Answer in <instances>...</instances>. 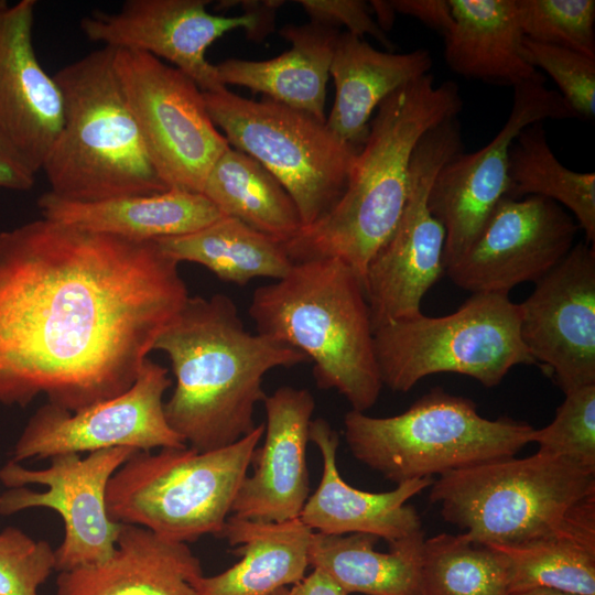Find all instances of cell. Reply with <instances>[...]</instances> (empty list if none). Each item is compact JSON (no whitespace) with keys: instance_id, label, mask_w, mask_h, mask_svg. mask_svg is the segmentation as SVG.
Here are the masks:
<instances>
[{"instance_id":"e0dca14e","label":"cell","mask_w":595,"mask_h":595,"mask_svg":"<svg viewBox=\"0 0 595 595\" xmlns=\"http://www.w3.org/2000/svg\"><path fill=\"white\" fill-rule=\"evenodd\" d=\"M577 223L558 203L541 197H502L468 249L445 268L472 293H508L537 282L572 249Z\"/></svg>"},{"instance_id":"ba28073f","label":"cell","mask_w":595,"mask_h":595,"mask_svg":"<svg viewBox=\"0 0 595 595\" xmlns=\"http://www.w3.org/2000/svg\"><path fill=\"white\" fill-rule=\"evenodd\" d=\"M264 433V423L228 446L199 452L188 445L134 453L112 475L109 518L169 540L218 538Z\"/></svg>"},{"instance_id":"f35d334b","label":"cell","mask_w":595,"mask_h":595,"mask_svg":"<svg viewBox=\"0 0 595 595\" xmlns=\"http://www.w3.org/2000/svg\"><path fill=\"white\" fill-rule=\"evenodd\" d=\"M391 4L396 12L418 19L443 36L454 23L448 0H393Z\"/></svg>"},{"instance_id":"5bb4252c","label":"cell","mask_w":595,"mask_h":595,"mask_svg":"<svg viewBox=\"0 0 595 595\" xmlns=\"http://www.w3.org/2000/svg\"><path fill=\"white\" fill-rule=\"evenodd\" d=\"M207 0H127L118 11H91L80 20L85 36L102 46L140 51L171 62L202 91L226 88L206 58L209 45L232 29L261 40L272 32L283 1H241L245 13L212 14Z\"/></svg>"},{"instance_id":"277c9868","label":"cell","mask_w":595,"mask_h":595,"mask_svg":"<svg viewBox=\"0 0 595 595\" xmlns=\"http://www.w3.org/2000/svg\"><path fill=\"white\" fill-rule=\"evenodd\" d=\"M443 519L483 545L595 542V468L537 451L453 470L432 483Z\"/></svg>"},{"instance_id":"7a4b0ae2","label":"cell","mask_w":595,"mask_h":595,"mask_svg":"<svg viewBox=\"0 0 595 595\" xmlns=\"http://www.w3.org/2000/svg\"><path fill=\"white\" fill-rule=\"evenodd\" d=\"M152 350L165 353L175 387L164 402L167 424L199 452L218 450L257 426L264 375L309 361L300 350L247 331L225 294L190 296L164 327Z\"/></svg>"},{"instance_id":"b9f144b4","label":"cell","mask_w":595,"mask_h":595,"mask_svg":"<svg viewBox=\"0 0 595 595\" xmlns=\"http://www.w3.org/2000/svg\"><path fill=\"white\" fill-rule=\"evenodd\" d=\"M370 8L377 15V24L379 28L387 32L389 31L394 22L396 17V10L391 4V1H381V0H374L370 1Z\"/></svg>"},{"instance_id":"f546056e","label":"cell","mask_w":595,"mask_h":595,"mask_svg":"<svg viewBox=\"0 0 595 595\" xmlns=\"http://www.w3.org/2000/svg\"><path fill=\"white\" fill-rule=\"evenodd\" d=\"M201 194L224 215L284 244L302 229L298 207L283 185L257 160L232 147L214 163Z\"/></svg>"},{"instance_id":"7402d4cb","label":"cell","mask_w":595,"mask_h":595,"mask_svg":"<svg viewBox=\"0 0 595 595\" xmlns=\"http://www.w3.org/2000/svg\"><path fill=\"white\" fill-rule=\"evenodd\" d=\"M199 559L184 542L120 523L112 555L98 564L60 572L56 595H198Z\"/></svg>"},{"instance_id":"8992f818","label":"cell","mask_w":595,"mask_h":595,"mask_svg":"<svg viewBox=\"0 0 595 595\" xmlns=\"http://www.w3.org/2000/svg\"><path fill=\"white\" fill-rule=\"evenodd\" d=\"M102 46L53 76L63 97V125L42 166L51 194L98 202L171 190L160 177Z\"/></svg>"},{"instance_id":"52a82bcc","label":"cell","mask_w":595,"mask_h":595,"mask_svg":"<svg viewBox=\"0 0 595 595\" xmlns=\"http://www.w3.org/2000/svg\"><path fill=\"white\" fill-rule=\"evenodd\" d=\"M534 428L479 414L468 398L436 387L400 414L375 418L355 410L344 416L350 453L397 485L515 456Z\"/></svg>"},{"instance_id":"ac0fdd59","label":"cell","mask_w":595,"mask_h":595,"mask_svg":"<svg viewBox=\"0 0 595 595\" xmlns=\"http://www.w3.org/2000/svg\"><path fill=\"white\" fill-rule=\"evenodd\" d=\"M519 305L520 336L564 393L595 385V246L574 244Z\"/></svg>"},{"instance_id":"8fae6325","label":"cell","mask_w":595,"mask_h":595,"mask_svg":"<svg viewBox=\"0 0 595 595\" xmlns=\"http://www.w3.org/2000/svg\"><path fill=\"white\" fill-rule=\"evenodd\" d=\"M462 150L455 117L426 131L413 151L403 212L363 279L374 329L421 314L423 296L445 271V229L430 212L428 196L439 171Z\"/></svg>"},{"instance_id":"9a60e30c","label":"cell","mask_w":595,"mask_h":595,"mask_svg":"<svg viewBox=\"0 0 595 595\" xmlns=\"http://www.w3.org/2000/svg\"><path fill=\"white\" fill-rule=\"evenodd\" d=\"M171 383L169 370L147 358L134 383L117 397L77 412L46 402L23 428L11 459H50L58 454L111 447L151 452L185 446L164 414L163 396Z\"/></svg>"},{"instance_id":"603a6c76","label":"cell","mask_w":595,"mask_h":595,"mask_svg":"<svg viewBox=\"0 0 595 595\" xmlns=\"http://www.w3.org/2000/svg\"><path fill=\"white\" fill-rule=\"evenodd\" d=\"M43 218L134 241L199 230L224 214L203 194L171 188L98 202H74L50 192L37 199Z\"/></svg>"},{"instance_id":"2e32d148","label":"cell","mask_w":595,"mask_h":595,"mask_svg":"<svg viewBox=\"0 0 595 595\" xmlns=\"http://www.w3.org/2000/svg\"><path fill=\"white\" fill-rule=\"evenodd\" d=\"M545 119H580L566 100L544 82L513 87L506 123L482 149L459 152L436 174L428 196L432 215L445 229L444 268L470 246L509 187L508 158L519 132Z\"/></svg>"},{"instance_id":"ffe728a7","label":"cell","mask_w":595,"mask_h":595,"mask_svg":"<svg viewBox=\"0 0 595 595\" xmlns=\"http://www.w3.org/2000/svg\"><path fill=\"white\" fill-rule=\"evenodd\" d=\"M264 442L235 497L231 512L239 518L283 522L300 517L310 496L306 448L315 400L307 389L278 388L263 400Z\"/></svg>"},{"instance_id":"74e56055","label":"cell","mask_w":595,"mask_h":595,"mask_svg":"<svg viewBox=\"0 0 595 595\" xmlns=\"http://www.w3.org/2000/svg\"><path fill=\"white\" fill-rule=\"evenodd\" d=\"M312 22L338 29L363 37L370 35L383 46L392 50V43L370 13V6L360 0H299L296 1Z\"/></svg>"},{"instance_id":"836d02e7","label":"cell","mask_w":595,"mask_h":595,"mask_svg":"<svg viewBox=\"0 0 595 595\" xmlns=\"http://www.w3.org/2000/svg\"><path fill=\"white\" fill-rule=\"evenodd\" d=\"M524 37L595 58L594 0H516Z\"/></svg>"},{"instance_id":"d6a6232c","label":"cell","mask_w":595,"mask_h":595,"mask_svg":"<svg viewBox=\"0 0 595 595\" xmlns=\"http://www.w3.org/2000/svg\"><path fill=\"white\" fill-rule=\"evenodd\" d=\"M505 560L509 592L551 588L595 595V542L555 539L524 545H487Z\"/></svg>"},{"instance_id":"484cf974","label":"cell","mask_w":595,"mask_h":595,"mask_svg":"<svg viewBox=\"0 0 595 595\" xmlns=\"http://www.w3.org/2000/svg\"><path fill=\"white\" fill-rule=\"evenodd\" d=\"M279 34L291 43L290 50L267 61L225 60L215 65L219 80L326 121V85L338 29L310 21L286 24Z\"/></svg>"},{"instance_id":"30bf717a","label":"cell","mask_w":595,"mask_h":595,"mask_svg":"<svg viewBox=\"0 0 595 595\" xmlns=\"http://www.w3.org/2000/svg\"><path fill=\"white\" fill-rule=\"evenodd\" d=\"M203 95L229 145L257 160L291 195L302 228L340 198L361 147L340 140L325 121L268 97L257 101L227 88Z\"/></svg>"},{"instance_id":"4316f807","label":"cell","mask_w":595,"mask_h":595,"mask_svg":"<svg viewBox=\"0 0 595 595\" xmlns=\"http://www.w3.org/2000/svg\"><path fill=\"white\" fill-rule=\"evenodd\" d=\"M454 23L444 57L456 74L502 86L545 82L522 55L516 0H448Z\"/></svg>"},{"instance_id":"44dd1931","label":"cell","mask_w":595,"mask_h":595,"mask_svg":"<svg viewBox=\"0 0 595 595\" xmlns=\"http://www.w3.org/2000/svg\"><path fill=\"white\" fill-rule=\"evenodd\" d=\"M310 441L321 452L323 470L299 518L312 531L329 536L366 533L392 543L422 530L419 513L407 501L430 487L432 478L404 482L390 491H364L340 476L336 464L339 437L326 420L311 421Z\"/></svg>"},{"instance_id":"ab89813d","label":"cell","mask_w":595,"mask_h":595,"mask_svg":"<svg viewBox=\"0 0 595 595\" xmlns=\"http://www.w3.org/2000/svg\"><path fill=\"white\" fill-rule=\"evenodd\" d=\"M35 173L0 133V187L29 191L33 187Z\"/></svg>"},{"instance_id":"f1b7e54d","label":"cell","mask_w":595,"mask_h":595,"mask_svg":"<svg viewBox=\"0 0 595 595\" xmlns=\"http://www.w3.org/2000/svg\"><path fill=\"white\" fill-rule=\"evenodd\" d=\"M155 241L176 262L202 264L238 285L261 277L279 280L294 263L284 242L226 215L194 232Z\"/></svg>"},{"instance_id":"d4e9b609","label":"cell","mask_w":595,"mask_h":595,"mask_svg":"<svg viewBox=\"0 0 595 595\" xmlns=\"http://www.w3.org/2000/svg\"><path fill=\"white\" fill-rule=\"evenodd\" d=\"M432 65L424 48L404 54L381 52L363 37L339 33L329 67L336 96L327 128L340 140L361 147L372 111L397 89L430 74Z\"/></svg>"},{"instance_id":"cb8c5ba5","label":"cell","mask_w":595,"mask_h":595,"mask_svg":"<svg viewBox=\"0 0 595 595\" xmlns=\"http://www.w3.org/2000/svg\"><path fill=\"white\" fill-rule=\"evenodd\" d=\"M312 531L300 518L283 522L229 516L218 538L241 560L226 571L192 581L198 595H271L303 580Z\"/></svg>"},{"instance_id":"7c38bea8","label":"cell","mask_w":595,"mask_h":595,"mask_svg":"<svg viewBox=\"0 0 595 595\" xmlns=\"http://www.w3.org/2000/svg\"><path fill=\"white\" fill-rule=\"evenodd\" d=\"M113 67L156 172L169 188L202 193L230 147L203 91L183 72L140 51L115 48Z\"/></svg>"},{"instance_id":"3957f363","label":"cell","mask_w":595,"mask_h":595,"mask_svg":"<svg viewBox=\"0 0 595 595\" xmlns=\"http://www.w3.org/2000/svg\"><path fill=\"white\" fill-rule=\"evenodd\" d=\"M462 107L457 84L446 80L436 86L431 74L382 100L340 198L284 244L291 260L335 258L363 281L369 261L403 212L418 142L433 127L457 117Z\"/></svg>"},{"instance_id":"d6986e66","label":"cell","mask_w":595,"mask_h":595,"mask_svg":"<svg viewBox=\"0 0 595 595\" xmlns=\"http://www.w3.org/2000/svg\"><path fill=\"white\" fill-rule=\"evenodd\" d=\"M36 1L0 0V133L36 174L63 125V97L33 46Z\"/></svg>"},{"instance_id":"60d3db41","label":"cell","mask_w":595,"mask_h":595,"mask_svg":"<svg viewBox=\"0 0 595 595\" xmlns=\"http://www.w3.org/2000/svg\"><path fill=\"white\" fill-rule=\"evenodd\" d=\"M289 591L290 595H348L329 575L318 569H313L312 573Z\"/></svg>"},{"instance_id":"5b68a950","label":"cell","mask_w":595,"mask_h":595,"mask_svg":"<svg viewBox=\"0 0 595 595\" xmlns=\"http://www.w3.org/2000/svg\"><path fill=\"white\" fill-rule=\"evenodd\" d=\"M249 316L257 333L302 351L321 389H335L365 412L382 380L361 279L335 258L294 262L289 272L255 290Z\"/></svg>"},{"instance_id":"1f68e13d","label":"cell","mask_w":595,"mask_h":595,"mask_svg":"<svg viewBox=\"0 0 595 595\" xmlns=\"http://www.w3.org/2000/svg\"><path fill=\"white\" fill-rule=\"evenodd\" d=\"M421 595H510L500 553L468 541L463 533L425 538L420 569Z\"/></svg>"},{"instance_id":"9c48e42d","label":"cell","mask_w":595,"mask_h":595,"mask_svg":"<svg viewBox=\"0 0 595 595\" xmlns=\"http://www.w3.org/2000/svg\"><path fill=\"white\" fill-rule=\"evenodd\" d=\"M382 385L408 392L421 379L454 372L498 386L517 365H536L520 336L519 305L508 293H472L445 316L424 314L374 329Z\"/></svg>"},{"instance_id":"83f0119b","label":"cell","mask_w":595,"mask_h":595,"mask_svg":"<svg viewBox=\"0 0 595 595\" xmlns=\"http://www.w3.org/2000/svg\"><path fill=\"white\" fill-rule=\"evenodd\" d=\"M423 530L375 550L379 538L366 533L313 532L309 562L329 575L348 595H421Z\"/></svg>"},{"instance_id":"4dcf8cb0","label":"cell","mask_w":595,"mask_h":595,"mask_svg":"<svg viewBox=\"0 0 595 595\" xmlns=\"http://www.w3.org/2000/svg\"><path fill=\"white\" fill-rule=\"evenodd\" d=\"M507 197L541 196L569 208L585 242H595V173L565 167L552 152L542 122L523 128L508 158Z\"/></svg>"},{"instance_id":"ee69618b","label":"cell","mask_w":595,"mask_h":595,"mask_svg":"<svg viewBox=\"0 0 595 595\" xmlns=\"http://www.w3.org/2000/svg\"><path fill=\"white\" fill-rule=\"evenodd\" d=\"M271 595H290V591L288 587H282L275 591L274 593H272Z\"/></svg>"},{"instance_id":"6da1fadb","label":"cell","mask_w":595,"mask_h":595,"mask_svg":"<svg viewBox=\"0 0 595 595\" xmlns=\"http://www.w3.org/2000/svg\"><path fill=\"white\" fill-rule=\"evenodd\" d=\"M190 298L178 262L41 218L0 232V403L77 412L126 392Z\"/></svg>"},{"instance_id":"8d00e7d4","label":"cell","mask_w":595,"mask_h":595,"mask_svg":"<svg viewBox=\"0 0 595 595\" xmlns=\"http://www.w3.org/2000/svg\"><path fill=\"white\" fill-rule=\"evenodd\" d=\"M55 550L17 527L0 532V595H37L55 571Z\"/></svg>"},{"instance_id":"7bdbcfd3","label":"cell","mask_w":595,"mask_h":595,"mask_svg":"<svg viewBox=\"0 0 595 595\" xmlns=\"http://www.w3.org/2000/svg\"><path fill=\"white\" fill-rule=\"evenodd\" d=\"M510 595H575L551 588H531L522 592L511 593Z\"/></svg>"},{"instance_id":"e575fe53","label":"cell","mask_w":595,"mask_h":595,"mask_svg":"<svg viewBox=\"0 0 595 595\" xmlns=\"http://www.w3.org/2000/svg\"><path fill=\"white\" fill-rule=\"evenodd\" d=\"M553 421L534 429L531 443L539 452L595 468V385L564 393Z\"/></svg>"},{"instance_id":"d590c367","label":"cell","mask_w":595,"mask_h":595,"mask_svg":"<svg viewBox=\"0 0 595 595\" xmlns=\"http://www.w3.org/2000/svg\"><path fill=\"white\" fill-rule=\"evenodd\" d=\"M522 55L555 82L560 95L580 119L595 116V58L583 53L523 37Z\"/></svg>"},{"instance_id":"4fadbf2b","label":"cell","mask_w":595,"mask_h":595,"mask_svg":"<svg viewBox=\"0 0 595 595\" xmlns=\"http://www.w3.org/2000/svg\"><path fill=\"white\" fill-rule=\"evenodd\" d=\"M138 450L111 447L88 453L52 456L50 466L32 469L12 459L0 468V513L10 516L33 508L56 511L64 538L55 553V571L65 572L108 560L115 549L120 523L107 512L110 478Z\"/></svg>"}]
</instances>
